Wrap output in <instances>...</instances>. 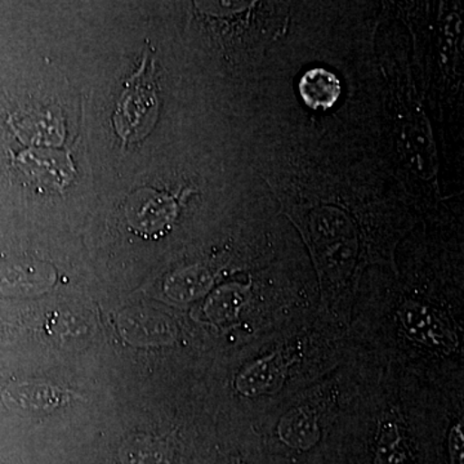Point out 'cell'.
<instances>
[{
  "mask_svg": "<svg viewBox=\"0 0 464 464\" xmlns=\"http://www.w3.org/2000/svg\"><path fill=\"white\" fill-rule=\"evenodd\" d=\"M299 94L308 108L328 110L340 99L342 87L340 79L322 67L308 70L298 84Z\"/></svg>",
  "mask_w": 464,
  "mask_h": 464,
  "instance_id": "4",
  "label": "cell"
},
{
  "mask_svg": "<svg viewBox=\"0 0 464 464\" xmlns=\"http://www.w3.org/2000/svg\"><path fill=\"white\" fill-rule=\"evenodd\" d=\"M121 458L123 464H168V449L157 440L136 438L125 442Z\"/></svg>",
  "mask_w": 464,
  "mask_h": 464,
  "instance_id": "7",
  "label": "cell"
},
{
  "mask_svg": "<svg viewBox=\"0 0 464 464\" xmlns=\"http://www.w3.org/2000/svg\"><path fill=\"white\" fill-rule=\"evenodd\" d=\"M5 401H11L23 411H54L58 406L65 405L75 400L76 393L72 391L61 390L44 382H30L11 386L5 390Z\"/></svg>",
  "mask_w": 464,
  "mask_h": 464,
  "instance_id": "3",
  "label": "cell"
},
{
  "mask_svg": "<svg viewBox=\"0 0 464 464\" xmlns=\"http://www.w3.org/2000/svg\"><path fill=\"white\" fill-rule=\"evenodd\" d=\"M400 317L406 332L414 340L433 347L449 348L457 344L456 335L449 328L448 324L430 308L420 304H406L400 310Z\"/></svg>",
  "mask_w": 464,
  "mask_h": 464,
  "instance_id": "2",
  "label": "cell"
},
{
  "mask_svg": "<svg viewBox=\"0 0 464 464\" xmlns=\"http://www.w3.org/2000/svg\"><path fill=\"white\" fill-rule=\"evenodd\" d=\"M282 368L279 357L273 356V359L262 360L248 372L241 374L237 386L246 395H257L273 386L275 381L282 375Z\"/></svg>",
  "mask_w": 464,
  "mask_h": 464,
  "instance_id": "6",
  "label": "cell"
},
{
  "mask_svg": "<svg viewBox=\"0 0 464 464\" xmlns=\"http://www.w3.org/2000/svg\"><path fill=\"white\" fill-rule=\"evenodd\" d=\"M377 464H408L395 431H384L378 449Z\"/></svg>",
  "mask_w": 464,
  "mask_h": 464,
  "instance_id": "8",
  "label": "cell"
},
{
  "mask_svg": "<svg viewBox=\"0 0 464 464\" xmlns=\"http://www.w3.org/2000/svg\"><path fill=\"white\" fill-rule=\"evenodd\" d=\"M280 435L292 447L308 448L315 444L317 427L315 420L307 411H292L283 420Z\"/></svg>",
  "mask_w": 464,
  "mask_h": 464,
  "instance_id": "5",
  "label": "cell"
},
{
  "mask_svg": "<svg viewBox=\"0 0 464 464\" xmlns=\"http://www.w3.org/2000/svg\"><path fill=\"white\" fill-rule=\"evenodd\" d=\"M154 75V60L146 48L139 70L125 81L112 118L115 132L124 143L141 141L157 123L159 99Z\"/></svg>",
  "mask_w": 464,
  "mask_h": 464,
  "instance_id": "1",
  "label": "cell"
},
{
  "mask_svg": "<svg viewBox=\"0 0 464 464\" xmlns=\"http://www.w3.org/2000/svg\"><path fill=\"white\" fill-rule=\"evenodd\" d=\"M463 444L462 426H456L451 430L450 439H449L451 463L463 464Z\"/></svg>",
  "mask_w": 464,
  "mask_h": 464,
  "instance_id": "9",
  "label": "cell"
}]
</instances>
